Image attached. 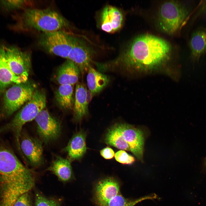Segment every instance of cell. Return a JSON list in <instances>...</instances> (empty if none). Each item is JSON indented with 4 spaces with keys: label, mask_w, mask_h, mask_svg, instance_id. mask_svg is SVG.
Returning a JSON list of instances; mask_svg holds the SVG:
<instances>
[{
    "label": "cell",
    "mask_w": 206,
    "mask_h": 206,
    "mask_svg": "<svg viewBox=\"0 0 206 206\" xmlns=\"http://www.w3.org/2000/svg\"><path fill=\"white\" fill-rule=\"evenodd\" d=\"M87 90L82 83H76L73 107L74 117L80 121L88 113Z\"/></svg>",
    "instance_id": "2e32d148"
},
{
    "label": "cell",
    "mask_w": 206,
    "mask_h": 206,
    "mask_svg": "<svg viewBox=\"0 0 206 206\" xmlns=\"http://www.w3.org/2000/svg\"><path fill=\"white\" fill-rule=\"evenodd\" d=\"M46 96L43 91L36 90L31 99L9 122L0 126V135L11 133L16 147L20 150L19 138L23 126L35 118L44 109L46 105Z\"/></svg>",
    "instance_id": "3957f363"
},
{
    "label": "cell",
    "mask_w": 206,
    "mask_h": 206,
    "mask_svg": "<svg viewBox=\"0 0 206 206\" xmlns=\"http://www.w3.org/2000/svg\"><path fill=\"white\" fill-rule=\"evenodd\" d=\"M204 164L205 167H206V158L204 160Z\"/></svg>",
    "instance_id": "f546056e"
},
{
    "label": "cell",
    "mask_w": 206,
    "mask_h": 206,
    "mask_svg": "<svg viewBox=\"0 0 206 206\" xmlns=\"http://www.w3.org/2000/svg\"><path fill=\"white\" fill-rule=\"evenodd\" d=\"M87 84L89 92L92 96L98 94L108 84V77L91 66L87 71Z\"/></svg>",
    "instance_id": "d6986e66"
},
{
    "label": "cell",
    "mask_w": 206,
    "mask_h": 206,
    "mask_svg": "<svg viewBox=\"0 0 206 206\" xmlns=\"http://www.w3.org/2000/svg\"><path fill=\"white\" fill-rule=\"evenodd\" d=\"M25 0H6L1 1L2 3L9 8H17L23 7L31 4L32 3Z\"/></svg>",
    "instance_id": "484cf974"
},
{
    "label": "cell",
    "mask_w": 206,
    "mask_h": 206,
    "mask_svg": "<svg viewBox=\"0 0 206 206\" xmlns=\"http://www.w3.org/2000/svg\"><path fill=\"white\" fill-rule=\"evenodd\" d=\"M28 78L15 74L7 63L1 49L0 50V90H2L13 84L26 82Z\"/></svg>",
    "instance_id": "e0dca14e"
},
{
    "label": "cell",
    "mask_w": 206,
    "mask_h": 206,
    "mask_svg": "<svg viewBox=\"0 0 206 206\" xmlns=\"http://www.w3.org/2000/svg\"><path fill=\"white\" fill-rule=\"evenodd\" d=\"M38 42L48 52L67 60L72 47V37L64 31H56L43 33Z\"/></svg>",
    "instance_id": "8992f818"
},
{
    "label": "cell",
    "mask_w": 206,
    "mask_h": 206,
    "mask_svg": "<svg viewBox=\"0 0 206 206\" xmlns=\"http://www.w3.org/2000/svg\"><path fill=\"white\" fill-rule=\"evenodd\" d=\"M171 48L165 40L146 34L135 38L117 58L104 64V72H151L158 70L169 60Z\"/></svg>",
    "instance_id": "6da1fadb"
},
{
    "label": "cell",
    "mask_w": 206,
    "mask_h": 206,
    "mask_svg": "<svg viewBox=\"0 0 206 206\" xmlns=\"http://www.w3.org/2000/svg\"><path fill=\"white\" fill-rule=\"evenodd\" d=\"M21 195L16 200L13 206H32L31 199L28 193Z\"/></svg>",
    "instance_id": "4316f807"
},
{
    "label": "cell",
    "mask_w": 206,
    "mask_h": 206,
    "mask_svg": "<svg viewBox=\"0 0 206 206\" xmlns=\"http://www.w3.org/2000/svg\"><path fill=\"white\" fill-rule=\"evenodd\" d=\"M16 26L19 30H34L45 33L65 31L69 24L63 16L53 10L29 8L20 16Z\"/></svg>",
    "instance_id": "7a4b0ae2"
},
{
    "label": "cell",
    "mask_w": 206,
    "mask_h": 206,
    "mask_svg": "<svg viewBox=\"0 0 206 206\" xmlns=\"http://www.w3.org/2000/svg\"><path fill=\"white\" fill-rule=\"evenodd\" d=\"M35 206H60L57 200L47 198L39 193H37L35 200Z\"/></svg>",
    "instance_id": "cb8c5ba5"
},
{
    "label": "cell",
    "mask_w": 206,
    "mask_h": 206,
    "mask_svg": "<svg viewBox=\"0 0 206 206\" xmlns=\"http://www.w3.org/2000/svg\"><path fill=\"white\" fill-rule=\"evenodd\" d=\"M100 155L103 157L107 159L113 158L115 155L114 150L109 147L103 148L100 151Z\"/></svg>",
    "instance_id": "83f0119b"
},
{
    "label": "cell",
    "mask_w": 206,
    "mask_h": 206,
    "mask_svg": "<svg viewBox=\"0 0 206 206\" xmlns=\"http://www.w3.org/2000/svg\"><path fill=\"white\" fill-rule=\"evenodd\" d=\"M104 140L107 144L122 150L130 151L129 146L123 138L116 124L108 130Z\"/></svg>",
    "instance_id": "7402d4cb"
},
{
    "label": "cell",
    "mask_w": 206,
    "mask_h": 206,
    "mask_svg": "<svg viewBox=\"0 0 206 206\" xmlns=\"http://www.w3.org/2000/svg\"><path fill=\"white\" fill-rule=\"evenodd\" d=\"M80 73L77 66L71 61L67 60L58 68L56 80L60 85H73L78 82Z\"/></svg>",
    "instance_id": "9a60e30c"
},
{
    "label": "cell",
    "mask_w": 206,
    "mask_h": 206,
    "mask_svg": "<svg viewBox=\"0 0 206 206\" xmlns=\"http://www.w3.org/2000/svg\"><path fill=\"white\" fill-rule=\"evenodd\" d=\"M202 9L203 11L206 12V1L203 4L202 7Z\"/></svg>",
    "instance_id": "f1b7e54d"
},
{
    "label": "cell",
    "mask_w": 206,
    "mask_h": 206,
    "mask_svg": "<svg viewBox=\"0 0 206 206\" xmlns=\"http://www.w3.org/2000/svg\"><path fill=\"white\" fill-rule=\"evenodd\" d=\"M86 134L80 131L74 134L63 149L67 153L68 159L71 162L80 159L86 152Z\"/></svg>",
    "instance_id": "5bb4252c"
},
{
    "label": "cell",
    "mask_w": 206,
    "mask_h": 206,
    "mask_svg": "<svg viewBox=\"0 0 206 206\" xmlns=\"http://www.w3.org/2000/svg\"><path fill=\"white\" fill-rule=\"evenodd\" d=\"M21 154L32 167H37L43 162L42 141L30 136L23 129L19 138Z\"/></svg>",
    "instance_id": "ba28073f"
},
{
    "label": "cell",
    "mask_w": 206,
    "mask_h": 206,
    "mask_svg": "<svg viewBox=\"0 0 206 206\" xmlns=\"http://www.w3.org/2000/svg\"><path fill=\"white\" fill-rule=\"evenodd\" d=\"M61 181L66 182L72 178V171L71 162L67 159L56 156L47 169Z\"/></svg>",
    "instance_id": "ac0fdd59"
},
{
    "label": "cell",
    "mask_w": 206,
    "mask_h": 206,
    "mask_svg": "<svg viewBox=\"0 0 206 206\" xmlns=\"http://www.w3.org/2000/svg\"><path fill=\"white\" fill-rule=\"evenodd\" d=\"M189 46L191 55L195 60L198 59L206 53V31L197 30L193 33L190 39Z\"/></svg>",
    "instance_id": "44dd1931"
},
{
    "label": "cell",
    "mask_w": 206,
    "mask_h": 206,
    "mask_svg": "<svg viewBox=\"0 0 206 206\" xmlns=\"http://www.w3.org/2000/svg\"><path fill=\"white\" fill-rule=\"evenodd\" d=\"M114 157L117 161L123 164L130 165L135 161L134 157L123 150H120L116 152Z\"/></svg>",
    "instance_id": "d4e9b609"
},
{
    "label": "cell",
    "mask_w": 206,
    "mask_h": 206,
    "mask_svg": "<svg viewBox=\"0 0 206 206\" xmlns=\"http://www.w3.org/2000/svg\"><path fill=\"white\" fill-rule=\"evenodd\" d=\"M189 14L187 8L176 1L163 3L158 12V21L161 29L168 34H173L183 25Z\"/></svg>",
    "instance_id": "277c9868"
},
{
    "label": "cell",
    "mask_w": 206,
    "mask_h": 206,
    "mask_svg": "<svg viewBox=\"0 0 206 206\" xmlns=\"http://www.w3.org/2000/svg\"><path fill=\"white\" fill-rule=\"evenodd\" d=\"M37 132L41 140L45 144L57 139L61 134V127L59 121L44 109L35 119Z\"/></svg>",
    "instance_id": "9c48e42d"
},
{
    "label": "cell",
    "mask_w": 206,
    "mask_h": 206,
    "mask_svg": "<svg viewBox=\"0 0 206 206\" xmlns=\"http://www.w3.org/2000/svg\"><path fill=\"white\" fill-rule=\"evenodd\" d=\"M73 86L60 85L55 92V100L62 109L70 110L73 108L74 98Z\"/></svg>",
    "instance_id": "ffe728a7"
},
{
    "label": "cell",
    "mask_w": 206,
    "mask_h": 206,
    "mask_svg": "<svg viewBox=\"0 0 206 206\" xmlns=\"http://www.w3.org/2000/svg\"><path fill=\"white\" fill-rule=\"evenodd\" d=\"M5 60L16 75L28 78L31 66V55L15 47H3L1 49Z\"/></svg>",
    "instance_id": "52a82bcc"
},
{
    "label": "cell",
    "mask_w": 206,
    "mask_h": 206,
    "mask_svg": "<svg viewBox=\"0 0 206 206\" xmlns=\"http://www.w3.org/2000/svg\"><path fill=\"white\" fill-rule=\"evenodd\" d=\"M94 52L91 48L80 39L72 37V46L67 60L74 63L82 75L91 66Z\"/></svg>",
    "instance_id": "30bf717a"
},
{
    "label": "cell",
    "mask_w": 206,
    "mask_h": 206,
    "mask_svg": "<svg viewBox=\"0 0 206 206\" xmlns=\"http://www.w3.org/2000/svg\"><path fill=\"white\" fill-rule=\"evenodd\" d=\"M123 20L122 14L118 9L112 6H106L101 13V28L107 33L115 32L121 27Z\"/></svg>",
    "instance_id": "4fadbf2b"
},
{
    "label": "cell",
    "mask_w": 206,
    "mask_h": 206,
    "mask_svg": "<svg viewBox=\"0 0 206 206\" xmlns=\"http://www.w3.org/2000/svg\"><path fill=\"white\" fill-rule=\"evenodd\" d=\"M119 192V184L115 179L109 178L103 179L97 183L96 187V201L99 206H104Z\"/></svg>",
    "instance_id": "7c38bea8"
},
{
    "label": "cell",
    "mask_w": 206,
    "mask_h": 206,
    "mask_svg": "<svg viewBox=\"0 0 206 206\" xmlns=\"http://www.w3.org/2000/svg\"><path fill=\"white\" fill-rule=\"evenodd\" d=\"M123 138L127 142L130 151L140 161H142L144 136L141 130L128 124H116Z\"/></svg>",
    "instance_id": "8fae6325"
},
{
    "label": "cell",
    "mask_w": 206,
    "mask_h": 206,
    "mask_svg": "<svg viewBox=\"0 0 206 206\" xmlns=\"http://www.w3.org/2000/svg\"><path fill=\"white\" fill-rule=\"evenodd\" d=\"M158 199L159 198L157 195L154 193L134 199L126 198L119 194L110 200L104 206H134L144 200Z\"/></svg>",
    "instance_id": "603a6c76"
},
{
    "label": "cell",
    "mask_w": 206,
    "mask_h": 206,
    "mask_svg": "<svg viewBox=\"0 0 206 206\" xmlns=\"http://www.w3.org/2000/svg\"><path fill=\"white\" fill-rule=\"evenodd\" d=\"M35 84L27 81L15 84L5 92L3 98L4 115L9 116L19 109L32 97L36 90Z\"/></svg>",
    "instance_id": "5b68a950"
}]
</instances>
